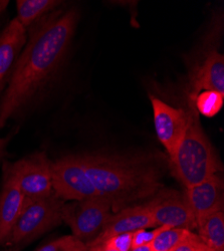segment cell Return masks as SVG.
<instances>
[{
    "label": "cell",
    "mask_w": 224,
    "mask_h": 251,
    "mask_svg": "<svg viewBox=\"0 0 224 251\" xmlns=\"http://www.w3.org/2000/svg\"><path fill=\"white\" fill-rule=\"evenodd\" d=\"M85 251H96V248L93 247V246H89L87 245V249Z\"/></svg>",
    "instance_id": "4316f807"
},
{
    "label": "cell",
    "mask_w": 224,
    "mask_h": 251,
    "mask_svg": "<svg viewBox=\"0 0 224 251\" xmlns=\"http://www.w3.org/2000/svg\"><path fill=\"white\" fill-rule=\"evenodd\" d=\"M111 203L97 197L66 204L63 209V221L72 229L73 235L88 244L101 231L106 222L113 215Z\"/></svg>",
    "instance_id": "5b68a950"
},
{
    "label": "cell",
    "mask_w": 224,
    "mask_h": 251,
    "mask_svg": "<svg viewBox=\"0 0 224 251\" xmlns=\"http://www.w3.org/2000/svg\"><path fill=\"white\" fill-rule=\"evenodd\" d=\"M201 251H212V250H210L209 248H207L206 246H204V247H203V248H202V250H201Z\"/></svg>",
    "instance_id": "83f0119b"
},
{
    "label": "cell",
    "mask_w": 224,
    "mask_h": 251,
    "mask_svg": "<svg viewBox=\"0 0 224 251\" xmlns=\"http://www.w3.org/2000/svg\"><path fill=\"white\" fill-rule=\"evenodd\" d=\"M51 176L53 192L64 201L100 197L80 156H67L51 163Z\"/></svg>",
    "instance_id": "8992f818"
},
{
    "label": "cell",
    "mask_w": 224,
    "mask_h": 251,
    "mask_svg": "<svg viewBox=\"0 0 224 251\" xmlns=\"http://www.w3.org/2000/svg\"><path fill=\"white\" fill-rule=\"evenodd\" d=\"M150 100L158 140L164 146L171 160L187 131L188 113L183 109L174 108L152 95Z\"/></svg>",
    "instance_id": "9c48e42d"
},
{
    "label": "cell",
    "mask_w": 224,
    "mask_h": 251,
    "mask_svg": "<svg viewBox=\"0 0 224 251\" xmlns=\"http://www.w3.org/2000/svg\"><path fill=\"white\" fill-rule=\"evenodd\" d=\"M8 138H1L0 137V160L3 157V154L6 149V145L8 143Z\"/></svg>",
    "instance_id": "603a6c76"
},
{
    "label": "cell",
    "mask_w": 224,
    "mask_h": 251,
    "mask_svg": "<svg viewBox=\"0 0 224 251\" xmlns=\"http://www.w3.org/2000/svg\"><path fill=\"white\" fill-rule=\"evenodd\" d=\"M190 109L187 131L170 160L177 178L185 188L217 174L221 167L213 146L201 128L198 113L194 107Z\"/></svg>",
    "instance_id": "3957f363"
},
{
    "label": "cell",
    "mask_w": 224,
    "mask_h": 251,
    "mask_svg": "<svg viewBox=\"0 0 224 251\" xmlns=\"http://www.w3.org/2000/svg\"><path fill=\"white\" fill-rule=\"evenodd\" d=\"M224 102V94L215 91H204L197 95L194 100V108L202 116L212 118L222 109Z\"/></svg>",
    "instance_id": "e0dca14e"
},
{
    "label": "cell",
    "mask_w": 224,
    "mask_h": 251,
    "mask_svg": "<svg viewBox=\"0 0 224 251\" xmlns=\"http://www.w3.org/2000/svg\"><path fill=\"white\" fill-rule=\"evenodd\" d=\"M78 22L74 8L54 10L29 30L0 100V128L42 93L62 67Z\"/></svg>",
    "instance_id": "6da1fadb"
},
{
    "label": "cell",
    "mask_w": 224,
    "mask_h": 251,
    "mask_svg": "<svg viewBox=\"0 0 224 251\" xmlns=\"http://www.w3.org/2000/svg\"><path fill=\"white\" fill-rule=\"evenodd\" d=\"M26 200H36L53 193L51 162L44 152L32 154L9 164Z\"/></svg>",
    "instance_id": "52a82bcc"
},
{
    "label": "cell",
    "mask_w": 224,
    "mask_h": 251,
    "mask_svg": "<svg viewBox=\"0 0 224 251\" xmlns=\"http://www.w3.org/2000/svg\"><path fill=\"white\" fill-rule=\"evenodd\" d=\"M87 244L78 240L74 235L59 237L35 251H85Z\"/></svg>",
    "instance_id": "d6986e66"
},
{
    "label": "cell",
    "mask_w": 224,
    "mask_h": 251,
    "mask_svg": "<svg viewBox=\"0 0 224 251\" xmlns=\"http://www.w3.org/2000/svg\"><path fill=\"white\" fill-rule=\"evenodd\" d=\"M189 106L194 107L197 95L204 91L224 94V55L211 50L190 75Z\"/></svg>",
    "instance_id": "4fadbf2b"
},
{
    "label": "cell",
    "mask_w": 224,
    "mask_h": 251,
    "mask_svg": "<svg viewBox=\"0 0 224 251\" xmlns=\"http://www.w3.org/2000/svg\"><path fill=\"white\" fill-rule=\"evenodd\" d=\"M151 227L157 226L146 204L129 206L114 213L106 222L100 234L87 245L100 246L114 235L135 232L137 230Z\"/></svg>",
    "instance_id": "30bf717a"
},
{
    "label": "cell",
    "mask_w": 224,
    "mask_h": 251,
    "mask_svg": "<svg viewBox=\"0 0 224 251\" xmlns=\"http://www.w3.org/2000/svg\"><path fill=\"white\" fill-rule=\"evenodd\" d=\"M166 228H170L168 226H157L151 231H147L146 229L137 230L133 233V241L132 248H136L143 245H151L154 239Z\"/></svg>",
    "instance_id": "ffe728a7"
},
{
    "label": "cell",
    "mask_w": 224,
    "mask_h": 251,
    "mask_svg": "<svg viewBox=\"0 0 224 251\" xmlns=\"http://www.w3.org/2000/svg\"><path fill=\"white\" fill-rule=\"evenodd\" d=\"M191 230L184 228H166L151 243L152 251H170Z\"/></svg>",
    "instance_id": "ac0fdd59"
},
{
    "label": "cell",
    "mask_w": 224,
    "mask_h": 251,
    "mask_svg": "<svg viewBox=\"0 0 224 251\" xmlns=\"http://www.w3.org/2000/svg\"><path fill=\"white\" fill-rule=\"evenodd\" d=\"M156 226L170 228H197L196 219L184 194L175 190L160 189L150 201L145 203Z\"/></svg>",
    "instance_id": "ba28073f"
},
{
    "label": "cell",
    "mask_w": 224,
    "mask_h": 251,
    "mask_svg": "<svg viewBox=\"0 0 224 251\" xmlns=\"http://www.w3.org/2000/svg\"><path fill=\"white\" fill-rule=\"evenodd\" d=\"M27 40L26 29L16 18L0 33V96L7 86L17 58Z\"/></svg>",
    "instance_id": "5bb4252c"
},
{
    "label": "cell",
    "mask_w": 224,
    "mask_h": 251,
    "mask_svg": "<svg viewBox=\"0 0 224 251\" xmlns=\"http://www.w3.org/2000/svg\"><path fill=\"white\" fill-rule=\"evenodd\" d=\"M130 251H152V248L151 245H143L136 248H132Z\"/></svg>",
    "instance_id": "d4e9b609"
},
{
    "label": "cell",
    "mask_w": 224,
    "mask_h": 251,
    "mask_svg": "<svg viewBox=\"0 0 224 251\" xmlns=\"http://www.w3.org/2000/svg\"><path fill=\"white\" fill-rule=\"evenodd\" d=\"M25 203V197L20 190L9 164H6L3 168V184L0 192V243L8 241Z\"/></svg>",
    "instance_id": "8fae6325"
},
{
    "label": "cell",
    "mask_w": 224,
    "mask_h": 251,
    "mask_svg": "<svg viewBox=\"0 0 224 251\" xmlns=\"http://www.w3.org/2000/svg\"><path fill=\"white\" fill-rule=\"evenodd\" d=\"M80 159L100 196L111 203L114 212L162 189V170L148 158L89 154Z\"/></svg>",
    "instance_id": "7a4b0ae2"
},
{
    "label": "cell",
    "mask_w": 224,
    "mask_h": 251,
    "mask_svg": "<svg viewBox=\"0 0 224 251\" xmlns=\"http://www.w3.org/2000/svg\"><path fill=\"white\" fill-rule=\"evenodd\" d=\"M8 4L9 1H7V0H0V17L5 12Z\"/></svg>",
    "instance_id": "cb8c5ba5"
},
{
    "label": "cell",
    "mask_w": 224,
    "mask_h": 251,
    "mask_svg": "<svg viewBox=\"0 0 224 251\" xmlns=\"http://www.w3.org/2000/svg\"><path fill=\"white\" fill-rule=\"evenodd\" d=\"M184 195L196 223L216 211L223 210V182L217 174L186 188Z\"/></svg>",
    "instance_id": "7c38bea8"
},
{
    "label": "cell",
    "mask_w": 224,
    "mask_h": 251,
    "mask_svg": "<svg viewBox=\"0 0 224 251\" xmlns=\"http://www.w3.org/2000/svg\"><path fill=\"white\" fill-rule=\"evenodd\" d=\"M94 247V246H93ZM96 251H118L114 248H110V247H107L105 245H100V246H96Z\"/></svg>",
    "instance_id": "484cf974"
},
{
    "label": "cell",
    "mask_w": 224,
    "mask_h": 251,
    "mask_svg": "<svg viewBox=\"0 0 224 251\" xmlns=\"http://www.w3.org/2000/svg\"><path fill=\"white\" fill-rule=\"evenodd\" d=\"M198 236L212 251H224V213L216 211L197 223Z\"/></svg>",
    "instance_id": "2e32d148"
},
{
    "label": "cell",
    "mask_w": 224,
    "mask_h": 251,
    "mask_svg": "<svg viewBox=\"0 0 224 251\" xmlns=\"http://www.w3.org/2000/svg\"><path fill=\"white\" fill-rule=\"evenodd\" d=\"M57 0H18L16 1L17 22L25 29L31 27L62 4Z\"/></svg>",
    "instance_id": "9a60e30c"
},
{
    "label": "cell",
    "mask_w": 224,
    "mask_h": 251,
    "mask_svg": "<svg viewBox=\"0 0 224 251\" xmlns=\"http://www.w3.org/2000/svg\"><path fill=\"white\" fill-rule=\"evenodd\" d=\"M204 246L205 245L202 243L199 236L190 231L184 239L180 241L170 251H201Z\"/></svg>",
    "instance_id": "7402d4cb"
},
{
    "label": "cell",
    "mask_w": 224,
    "mask_h": 251,
    "mask_svg": "<svg viewBox=\"0 0 224 251\" xmlns=\"http://www.w3.org/2000/svg\"><path fill=\"white\" fill-rule=\"evenodd\" d=\"M133 233L134 232H128L114 235L107 239L101 245L114 248L118 251H130L132 249Z\"/></svg>",
    "instance_id": "44dd1931"
},
{
    "label": "cell",
    "mask_w": 224,
    "mask_h": 251,
    "mask_svg": "<svg viewBox=\"0 0 224 251\" xmlns=\"http://www.w3.org/2000/svg\"><path fill=\"white\" fill-rule=\"evenodd\" d=\"M65 201L54 192L48 197L26 200L8 241L19 244L42 235L63 222ZM7 241V242H8Z\"/></svg>",
    "instance_id": "277c9868"
}]
</instances>
